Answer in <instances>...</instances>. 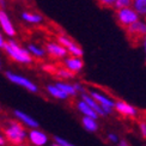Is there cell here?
Masks as SVG:
<instances>
[{
    "label": "cell",
    "mask_w": 146,
    "mask_h": 146,
    "mask_svg": "<svg viewBox=\"0 0 146 146\" xmlns=\"http://www.w3.org/2000/svg\"><path fill=\"white\" fill-rule=\"evenodd\" d=\"M53 146H60V145H59V144H56V143H55V144H54V145H53Z\"/></svg>",
    "instance_id": "d590c367"
},
{
    "label": "cell",
    "mask_w": 146,
    "mask_h": 146,
    "mask_svg": "<svg viewBox=\"0 0 146 146\" xmlns=\"http://www.w3.org/2000/svg\"><path fill=\"white\" fill-rule=\"evenodd\" d=\"M143 41H144V47H145V52H146V35L144 36V40Z\"/></svg>",
    "instance_id": "e575fe53"
},
{
    "label": "cell",
    "mask_w": 146,
    "mask_h": 146,
    "mask_svg": "<svg viewBox=\"0 0 146 146\" xmlns=\"http://www.w3.org/2000/svg\"><path fill=\"white\" fill-rule=\"evenodd\" d=\"M65 66H66V68L70 70L71 72L77 73V72L82 71L83 66H84V62H83L82 58H79V56H71V58L65 59Z\"/></svg>",
    "instance_id": "8fae6325"
},
{
    "label": "cell",
    "mask_w": 146,
    "mask_h": 146,
    "mask_svg": "<svg viewBox=\"0 0 146 146\" xmlns=\"http://www.w3.org/2000/svg\"><path fill=\"white\" fill-rule=\"evenodd\" d=\"M82 123L84 126V128L89 132H96L98 129V125L96 122V119H92L90 116H84L82 119Z\"/></svg>",
    "instance_id": "2e32d148"
},
{
    "label": "cell",
    "mask_w": 146,
    "mask_h": 146,
    "mask_svg": "<svg viewBox=\"0 0 146 146\" xmlns=\"http://www.w3.org/2000/svg\"><path fill=\"white\" fill-rule=\"evenodd\" d=\"M4 145H5V137L0 134V146H4Z\"/></svg>",
    "instance_id": "1f68e13d"
},
{
    "label": "cell",
    "mask_w": 146,
    "mask_h": 146,
    "mask_svg": "<svg viewBox=\"0 0 146 146\" xmlns=\"http://www.w3.org/2000/svg\"><path fill=\"white\" fill-rule=\"evenodd\" d=\"M28 52L30 54H33V55L36 56V58H43L46 55V50L42 49L41 47L35 46V44H29L28 46Z\"/></svg>",
    "instance_id": "ffe728a7"
},
{
    "label": "cell",
    "mask_w": 146,
    "mask_h": 146,
    "mask_svg": "<svg viewBox=\"0 0 146 146\" xmlns=\"http://www.w3.org/2000/svg\"><path fill=\"white\" fill-rule=\"evenodd\" d=\"M133 0H115L114 3V7L115 10H120V9H125V7H129L132 5Z\"/></svg>",
    "instance_id": "603a6c76"
},
{
    "label": "cell",
    "mask_w": 146,
    "mask_h": 146,
    "mask_svg": "<svg viewBox=\"0 0 146 146\" xmlns=\"http://www.w3.org/2000/svg\"><path fill=\"white\" fill-rule=\"evenodd\" d=\"M4 134L5 139L13 144V145H21L27 138V132L23 128V126L15 121H11L7 125V127L4 129Z\"/></svg>",
    "instance_id": "7a4b0ae2"
},
{
    "label": "cell",
    "mask_w": 146,
    "mask_h": 146,
    "mask_svg": "<svg viewBox=\"0 0 146 146\" xmlns=\"http://www.w3.org/2000/svg\"><path fill=\"white\" fill-rule=\"evenodd\" d=\"M108 139L110 140L111 143H117L119 139H117V135L116 134H113V133H110V134H108Z\"/></svg>",
    "instance_id": "83f0119b"
},
{
    "label": "cell",
    "mask_w": 146,
    "mask_h": 146,
    "mask_svg": "<svg viewBox=\"0 0 146 146\" xmlns=\"http://www.w3.org/2000/svg\"><path fill=\"white\" fill-rule=\"evenodd\" d=\"M82 100L85 102V103H88V104L94 109V110L98 114V115H106L104 114V111H103V109L101 108V106H100V103H97L92 97H91L90 95H86V94H83L82 95Z\"/></svg>",
    "instance_id": "5bb4252c"
},
{
    "label": "cell",
    "mask_w": 146,
    "mask_h": 146,
    "mask_svg": "<svg viewBox=\"0 0 146 146\" xmlns=\"http://www.w3.org/2000/svg\"><path fill=\"white\" fill-rule=\"evenodd\" d=\"M54 141H55L56 144H59L60 146H74L73 144L68 143L67 140H65V139L60 138V137H54Z\"/></svg>",
    "instance_id": "d4e9b609"
},
{
    "label": "cell",
    "mask_w": 146,
    "mask_h": 146,
    "mask_svg": "<svg viewBox=\"0 0 146 146\" xmlns=\"http://www.w3.org/2000/svg\"><path fill=\"white\" fill-rule=\"evenodd\" d=\"M77 107H78V110L80 111L82 114H84V116H90V117H92V119H97V117L100 116V115L97 114L94 110V109L88 104V103H85L84 101H79Z\"/></svg>",
    "instance_id": "4fadbf2b"
},
{
    "label": "cell",
    "mask_w": 146,
    "mask_h": 146,
    "mask_svg": "<svg viewBox=\"0 0 146 146\" xmlns=\"http://www.w3.org/2000/svg\"><path fill=\"white\" fill-rule=\"evenodd\" d=\"M90 96L92 97V98L97 103H100L101 107L102 106H107V107L114 108V106H115V102L111 98H109V97L104 96V95L101 94V92H97V91H90Z\"/></svg>",
    "instance_id": "7c38bea8"
},
{
    "label": "cell",
    "mask_w": 146,
    "mask_h": 146,
    "mask_svg": "<svg viewBox=\"0 0 146 146\" xmlns=\"http://www.w3.org/2000/svg\"><path fill=\"white\" fill-rule=\"evenodd\" d=\"M28 138H29L30 143H31L34 146H44L48 143V137H47L46 133L36 129V128H33L29 132Z\"/></svg>",
    "instance_id": "52a82bcc"
},
{
    "label": "cell",
    "mask_w": 146,
    "mask_h": 146,
    "mask_svg": "<svg viewBox=\"0 0 146 146\" xmlns=\"http://www.w3.org/2000/svg\"><path fill=\"white\" fill-rule=\"evenodd\" d=\"M119 146H128V144H127L126 140H120L119 141Z\"/></svg>",
    "instance_id": "d6a6232c"
},
{
    "label": "cell",
    "mask_w": 146,
    "mask_h": 146,
    "mask_svg": "<svg viewBox=\"0 0 146 146\" xmlns=\"http://www.w3.org/2000/svg\"><path fill=\"white\" fill-rule=\"evenodd\" d=\"M73 88L76 89V91L78 92V91H84V89H83V86L80 84H78V83H76V84H73Z\"/></svg>",
    "instance_id": "f546056e"
},
{
    "label": "cell",
    "mask_w": 146,
    "mask_h": 146,
    "mask_svg": "<svg viewBox=\"0 0 146 146\" xmlns=\"http://www.w3.org/2000/svg\"><path fill=\"white\" fill-rule=\"evenodd\" d=\"M15 116L18 121H21L22 123H24L25 126H28L29 128H37L38 127V122L36 121L34 117H31L30 115H28L27 113L21 111V110H15Z\"/></svg>",
    "instance_id": "9c48e42d"
},
{
    "label": "cell",
    "mask_w": 146,
    "mask_h": 146,
    "mask_svg": "<svg viewBox=\"0 0 146 146\" xmlns=\"http://www.w3.org/2000/svg\"><path fill=\"white\" fill-rule=\"evenodd\" d=\"M46 50L47 53L49 54V55H52L53 58H65L66 55H67V49L61 46L60 43H53V42H50V43H47L46 46Z\"/></svg>",
    "instance_id": "ba28073f"
},
{
    "label": "cell",
    "mask_w": 146,
    "mask_h": 146,
    "mask_svg": "<svg viewBox=\"0 0 146 146\" xmlns=\"http://www.w3.org/2000/svg\"><path fill=\"white\" fill-rule=\"evenodd\" d=\"M127 37L129 38L132 43H140L144 40V36L146 35V23L135 21L134 23L126 27Z\"/></svg>",
    "instance_id": "3957f363"
},
{
    "label": "cell",
    "mask_w": 146,
    "mask_h": 146,
    "mask_svg": "<svg viewBox=\"0 0 146 146\" xmlns=\"http://www.w3.org/2000/svg\"><path fill=\"white\" fill-rule=\"evenodd\" d=\"M47 91L54 97V98H58V100H67V97H68L62 90H60L55 84L54 85H48Z\"/></svg>",
    "instance_id": "9a60e30c"
},
{
    "label": "cell",
    "mask_w": 146,
    "mask_h": 146,
    "mask_svg": "<svg viewBox=\"0 0 146 146\" xmlns=\"http://www.w3.org/2000/svg\"><path fill=\"white\" fill-rule=\"evenodd\" d=\"M132 5L138 15H146V0H133Z\"/></svg>",
    "instance_id": "d6986e66"
},
{
    "label": "cell",
    "mask_w": 146,
    "mask_h": 146,
    "mask_svg": "<svg viewBox=\"0 0 146 146\" xmlns=\"http://www.w3.org/2000/svg\"><path fill=\"white\" fill-rule=\"evenodd\" d=\"M22 18L28 23L31 24H38L43 21V17L37 15V13H33V12H23L22 13Z\"/></svg>",
    "instance_id": "e0dca14e"
},
{
    "label": "cell",
    "mask_w": 146,
    "mask_h": 146,
    "mask_svg": "<svg viewBox=\"0 0 146 146\" xmlns=\"http://www.w3.org/2000/svg\"><path fill=\"white\" fill-rule=\"evenodd\" d=\"M3 49L6 52V54H7L12 60H15L16 62H19V64H31L33 62L31 54L28 52V49L22 48L13 40L5 42Z\"/></svg>",
    "instance_id": "6da1fadb"
},
{
    "label": "cell",
    "mask_w": 146,
    "mask_h": 146,
    "mask_svg": "<svg viewBox=\"0 0 146 146\" xmlns=\"http://www.w3.org/2000/svg\"><path fill=\"white\" fill-rule=\"evenodd\" d=\"M0 27H1L3 31L9 37H13L16 35V30H15L13 24H12L7 13H6L4 10H0Z\"/></svg>",
    "instance_id": "8992f818"
},
{
    "label": "cell",
    "mask_w": 146,
    "mask_h": 146,
    "mask_svg": "<svg viewBox=\"0 0 146 146\" xmlns=\"http://www.w3.org/2000/svg\"><path fill=\"white\" fill-rule=\"evenodd\" d=\"M55 74H56L59 78H62V79H71V78L74 77V73L71 72V71L67 70V68H59V70L56 68Z\"/></svg>",
    "instance_id": "44dd1931"
},
{
    "label": "cell",
    "mask_w": 146,
    "mask_h": 146,
    "mask_svg": "<svg viewBox=\"0 0 146 146\" xmlns=\"http://www.w3.org/2000/svg\"><path fill=\"white\" fill-rule=\"evenodd\" d=\"M114 108L116 109L120 114L125 115V116H135V115H137V109L133 106L128 104V103L123 102V101L115 102Z\"/></svg>",
    "instance_id": "30bf717a"
},
{
    "label": "cell",
    "mask_w": 146,
    "mask_h": 146,
    "mask_svg": "<svg viewBox=\"0 0 146 146\" xmlns=\"http://www.w3.org/2000/svg\"><path fill=\"white\" fill-rule=\"evenodd\" d=\"M43 70L46 72H48V73H55V71H56V68L54 67L53 65H44L43 66Z\"/></svg>",
    "instance_id": "4316f807"
},
{
    "label": "cell",
    "mask_w": 146,
    "mask_h": 146,
    "mask_svg": "<svg viewBox=\"0 0 146 146\" xmlns=\"http://www.w3.org/2000/svg\"><path fill=\"white\" fill-rule=\"evenodd\" d=\"M5 76L11 83H13L16 85H19V86H23L24 89H27L28 91H30V92H37L38 91V88L36 86L31 80H29V79L25 78V77L16 74V73H12V72H6Z\"/></svg>",
    "instance_id": "277c9868"
},
{
    "label": "cell",
    "mask_w": 146,
    "mask_h": 146,
    "mask_svg": "<svg viewBox=\"0 0 146 146\" xmlns=\"http://www.w3.org/2000/svg\"><path fill=\"white\" fill-rule=\"evenodd\" d=\"M140 132H141V135L146 138V123L145 122H140Z\"/></svg>",
    "instance_id": "f1b7e54d"
},
{
    "label": "cell",
    "mask_w": 146,
    "mask_h": 146,
    "mask_svg": "<svg viewBox=\"0 0 146 146\" xmlns=\"http://www.w3.org/2000/svg\"><path fill=\"white\" fill-rule=\"evenodd\" d=\"M0 67H1V61H0Z\"/></svg>",
    "instance_id": "8d00e7d4"
},
{
    "label": "cell",
    "mask_w": 146,
    "mask_h": 146,
    "mask_svg": "<svg viewBox=\"0 0 146 146\" xmlns=\"http://www.w3.org/2000/svg\"><path fill=\"white\" fill-rule=\"evenodd\" d=\"M115 15H116V19L120 23V25H122L125 28L127 25H129V24L134 23L135 21H138V13L129 7L116 10V13Z\"/></svg>",
    "instance_id": "5b68a950"
},
{
    "label": "cell",
    "mask_w": 146,
    "mask_h": 146,
    "mask_svg": "<svg viewBox=\"0 0 146 146\" xmlns=\"http://www.w3.org/2000/svg\"><path fill=\"white\" fill-rule=\"evenodd\" d=\"M56 86L60 89V90H62L67 95V96H76L77 95V91H76V89L73 88V85H71V84H67V83H56L55 84Z\"/></svg>",
    "instance_id": "ac0fdd59"
},
{
    "label": "cell",
    "mask_w": 146,
    "mask_h": 146,
    "mask_svg": "<svg viewBox=\"0 0 146 146\" xmlns=\"http://www.w3.org/2000/svg\"><path fill=\"white\" fill-rule=\"evenodd\" d=\"M0 6H1L3 9L5 7V6H6V4H5V0H0Z\"/></svg>",
    "instance_id": "836d02e7"
},
{
    "label": "cell",
    "mask_w": 146,
    "mask_h": 146,
    "mask_svg": "<svg viewBox=\"0 0 146 146\" xmlns=\"http://www.w3.org/2000/svg\"><path fill=\"white\" fill-rule=\"evenodd\" d=\"M67 52L68 53H71L73 56H79V58H82L83 56V54H84V52H83V49L79 46H77L74 42L67 48Z\"/></svg>",
    "instance_id": "7402d4cb"
},
{
    "label": "cell",
    "mask_w": 146,
    "mask_h": 146,
    "mask_svg": "<svg viewBox=\"0 0 146 146\" xmlns=\"http://www.w3.org/2000/svg\"><path fill=\"white\" fill-rule=\"evenodd\" d=\"M58 42H59V43L61 44V46H64L66 49H67V48L73 43V41L70 40L68 37H66V36H59V37H58Z\"/></svg>",
    "instance_id": "cb8c5ba5"
},
{
    "label": "cell",
    "mask_w": 146,
    "mask_h": 146,
    "mask_svg": "<svg viewBox=\"0 0 146 146\" xmlns=\"http://www.w3.org/2000/svg\"><path fill=\"white\" fill-rule=\"evenodd\" d=\"M5 40H4V37H3V34H1V31H0V48H4V44H5Z\"/></svg>",
    "instance_id": "4dcf8cb0"
},
{
    "label": "cell",
    "mask_w": 146,
    "mask_h": 146,
    "mask_svg": "<svg viewBox=\"0 0 146 146\" xmlns=\"http://www.w3.org/2000/svg\"><path fill=\"white\" fill-rule=\"evenodd\" d=\"M97 1H98V4L102 7H111L115 3V0H97Z\"/></svg>",
    "instance_id": "484cf974"
}]
</instances>
